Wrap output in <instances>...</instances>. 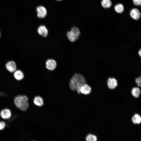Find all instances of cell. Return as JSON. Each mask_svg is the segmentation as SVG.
I'll return each mask as SVG.
<instances>
[{"mask_svg":"<svg viewBox=\"0 0 141 141\" xmlns=\"http://www.w3.org/2000/svg\"><path fill=\"white\" fill-rule=\"evenodd\" d=\"M85 78L81 74L76 73L71 78L69 83L70 89L73 91H77L78 93H80L81 87L86 84Z\"/></svg>","mask_w":141,"mask_h":141,"instance_id":"1","label":"cell"},{"mask_svg":"<svg viewBox=\"0 0 141 141\" xmlns=\"http://www.w3.org/2000/svg\"><path fill=\"white\" fill-rule=\"evenodd\" d=\"M28 100V98L26 95H19L15 97L14 102L17 108L21 111H25L28 110L29 106Z\"/></svg>","mask_w":141,"mask_h":141,"instance_id":"2","label":"cell"},{"mask_svg":"<svg viewBox=\"0 0 141 141\" xmlns=\"http://www.w3.org/2000/svg\"><path fill=\"white\" fill-rule=\"evenodd\" d=\"M36 10L37 16L39 18H44L47 14V9L43 5H40L38 6L36 8Z\"/></svg>","mask_w":141,"mask_h":141,"instance_id":"3","label":"cell"},{"mask_svg":"<svg viewBox=\"0 0 141 141\" xmlns=\"http://www.w3.org/2000/svg\"><path fill=\"white\" fill-rule=\"evenodd\" d=\"M130 15L133 20H138L141 17V14L139 10L136 8H133L130 11Z\"/></svg>","mask_w":141,"mask_h":141,"instance_id":"4","label":"cell"},{"mask_svg":"<svg viewBox=\"0 0 141 141\" xmlns=\"http://www.w3.org/2000/svg\"><path fill=\"white\" fill-rule=\"evenodd\" d=\"M5 66L6 69L10 73H14L16 70V63L13 60L8 61L6 64Z\"/></svg>","mask_w":141,"mask_h":141,"instance_id":"5","label":"cell"},{"mask_svg":"<svg viewBox=\"0 0 141 141\" xmlns=\"http://www.w3.org/2000/svg\"><path fill=\"white\" fill-rule=\"evenodd\" d=\"M11 112L10 110L7 108L2 109L0 112L1 117L4 119H10L11 116Z\"/></svg>","mask_w":141,"mask_h":141,"instance_id":"6","label":"cell"},{"mask_svg":"<svg viewBox=\"0 0 141 141\" xmlns=\"http://www.w3.org/2000/svg\"><path fill=\"white\" fill-rule=\"evenodd\" d=\"M56 66V62L53 59H48L46 62V68L50 70H54L55 69Z\"/></svg>","mask_w":141,"mask_h":141,"instance_id":"7","label":"cell"},{"mask_svg":"<svg viewBox=\"0 0 141 141\" xmlns=\"http://www.w3.org/2000/svg\"><path fill=\"white\" fill-rule=\"evenodd\" d=\"M37 32L39 34L44 37H46L48 34V30L44 25L40 26L37 29Z\"/></svg>","mask_w":141,"mask_h":141,"instance_id":"8","label":"cell"},{"mask_svg":"<svg viewBox=\"0 0 141 141\" xmlns=\"http://www.w3.org/2000/svg\"><path fill=\"white\" fill-rule=\"evenodd\" d=\"M14 73V77L16 80L21 81L24 78V74L22 70L19 69L16 70Z\"/></svg>","mask_w":141,"mask_h":141,"instance_id":"9","label":"cell"},{"mask_svg":"<svg viewBox=\"0 0 141 141\" xmlns=\"http://www.w3.org/2000/svg\"><path fill=\"white\" fill-rule=\"evenodd\" d=\"M107 85L109 89H114L117 86V81L115 78H109L107 81Z\"/></svg>","mask_w":141,"mask_h":141,"instance_id":"10","label":"cell"},{"mask_svg":"<svg viewBox=\"0 0 141 141\" xmlns=\"http://www.w3.org/2000/svg\"><path fill=\"white\" fill-rule=\"evenodd\" d=\"M67 35L68 39L72 42H75L78 39L79 37L71 30L67 32Z\"/></svg>","mask_w":141,"mask_h":141,"instance_id":"11","label":"cell"},{"mask_svg":"<svg viewBox=\"0 0 141 141\" xmlns=\"http://www.w3.org/2000/svg\"><path fill=\"white\" fill-rule=\"evenodd\" d=\"M91 91V87L86 83L82 86L80 89V93L85 95L89 94Z\"/></svg>","mask_w":141,"mask_h":141,"instance_id":"12","label":"cell"},{"mask_svg":"<svg viewBox=\"0 0 141 141\" xmlns=\"http://www.w3.org/2000/svg\"><path fill=\"white\" fill-rule=\"evenodd\" d=\"M33 103L37 106L41 107L44 103L43 99L40 96H37L34 97L33 100Z\"/></svg>","mask_w":141,"mask_h":141,"instance_id":"13","label":"cell"},{"mask_svg":"<svg viewBox=\"0 0 141 141\" xmlns=\"http://www.w3.org/2000/svg\"><path fill=\"white\" fill-rule=\"evenodd\" d=\"M114 9L115 11L118 13H122L124 10L123 5L121 3H119L115 5L114 7Z\"/></svg>","mask_w":141,"mask_h":141,"instance_id":"14","label":"cell"},{"mask_svg":"<svg viewBox=\"0 0 141 141\" xmlns=\"http://www.w3.org/2000/svg\"><path fill=\"white\" fill-rule=\"evenodd\" d=\"M101 3L102 7L105 9L110 8L112 5V3L110 0H102Z\"/></svg>","mask_w":141,"mask_h":141,"instance_id":"15","label":"cell"},{"mask_svg":"<svg viewBox=\"0 0 141 141\" xmlns=\"http://www.w3.org/2000/svg\"><path fill=\"white\" fill-rule=\"evenodd\" d=\"M132 121L134 124H139L141 122V118L139 115L136 114L132 117Z\"/></svg>","mask_w":141,"mask_h":141,"instance_id":"16","label":"cell"},{"mask_svg":"<svg viewBox=\"0 0 141 141\" xmlns=\"http://www.w3.org/2000/svg\"><path fill=\"white\" fill-rule=\"evenodd\" d=\"M140 93V89L137 87H134L131 91L132 96L138 98L139 96Z\"/></svg>","mask_w":141,"mask_h":141,"instance_id":"17","label":"cell"},{"mask_svg":"<svg viewBox=\"0 0 141 141\" xmlns=\"http://www.w3.org/2000/svg\"><path fill=\"white\" fill-rule=\"evenodd\" d=\"M86 141H97V136L92 134H89L86 137Z\"/></svg>","mask_w":141,"mask_h":141,"instance_id":"18","label":"cell"},{"mask_svg":"<svg viewBox=\"0 0 141 141\" xmlns=\"http://www.w3.org/2000/svg\"><path fill=\"white\" fill-rule=\"evenodd\" d=\"M70 30L73 32L77 36L79 37L80 34V32L78 27L75 26L71 28Z\"/></svg>","mask_w":141,"mask_h":141,"instance_id":"19","label":"cell"},{"mask_svg":"<svg viewBox=\"0 0 141 141\" xmlns=\"http://www.w3.org/2000/svg\"><path fill=\"white\" fill-rule=\"evenodd\" d=\"M133 3L136 6H140L141 5V0H132Z\"/></svg>","mask_w":141,"mask_h":141,"instance_id":"20","label":"cell"},{"mask_svg":"<svg viewBox=\"0 0 141 141\" xmlns=\"http://www.w3.org/2000/svg\"><path fill=\"white\" fill-rule=\"evenodd\" d=\"M6 124L5 122L3 121H0V130L4 129L5 127Z\"/></svg>","mask_w":141,"mask_h":141,"instance_id":"21","label":"cell"},{"mask_svg":"<svg viewBox=\"0 0 141 141\" xmlns=\"http://www.w3.org/2000/svg\"><path fill=\"white\" fill-rule=\"evenodd\" d=\"M136 83L137 84L138 86L140 87L141 85V78L140 77L136 78L135 80Z\"/></svg>","mask_w":141,"mask_h":141,"instance_id":"22","label":"cell"},{"mask_svg":"<svg viewBox=\"0 0 141 141\" xmlns=\"http://www.w3.org/2000/svg\"><path fill=\"white\" fill-rule=\"evenodd\" d=\"M138 54L140 57L141 56V50L140 49L138 52Z\"/></svg>","mask_w":141,"mask_h":141,"instance_id":"23","label":"cell"},{"mask_svg":"<svg viewBox=\"0 0 141 141\" xmlns=\"http://www.w3.org/2000/svg\"><path fill=\"white\" fill-rule=\"evenodd\" d=\"M56 0L57 1H62V0Z\"/></svg>","mask_w":141,"mask_h":141,"instance_id":"24","label":"cell"},{"mask_svg":"<svg viewBox=\"0 0 141 141\" xmlns=\"http://www.w3.org/2000/svg\"><path fill=\"white\" fill-rule=\"evenodd\" d=\"M1 37V33L0 31V38Z\"/></svg>","mask_w":141,"mask_h":141,"instance_id":"25","label":"cell"}]
</instances>
